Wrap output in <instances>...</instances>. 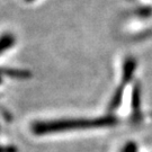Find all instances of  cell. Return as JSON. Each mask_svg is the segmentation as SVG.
I'll return each instance as SVG.
<instances>
[{"instance_id":"4","label":"cell","mask_w":152,"mask_h":152,"mask_svg":"<svg viewBox=\"0 0 152 152\" xmlns=\"http://www.w3.org/2000/svg\"><path fill=\"white\" fill-rule=\"evenodd\" d=\"M15 44V37L10 34H5L0 37V54Z\"/></svg>"},{"instance_id":"2","label":"cell","mask_w":152,"mask_h":152,"mask_svg":"<svg viewBox=\"0 0 152 152\" xmlns=\"http://www.w3.org/2000/svg\"><path fill=\"white\" fill-rule=\"evenodd\" d=\"M132 116L131 121L133 123H139L141 121V87L140 83H135L132 91Z\"/></svg>"},{"instance_id":"6","label":"cell","mask_w":152,"mask_h":152,"mask_svg":"<svg viewBox=\"0 0 152 152\" xmlns=\"http://www.w3.org/2000/svg\"><path fill=\"white\" fill-rule=\"evenodd\" d=\"M0 152H17L15 147H0Z\"/></svg>"},{"instance_id":"3","label":"cell","mask_w":152,"mask_h":152,"mask_svg":"<svg viewBox=\"0 0 152 152\" xmlns=\"http://www.w3.org/2000/svg\"><path fill=\"white\" fill-rule=\"evenodd\" d=\"M0 75H5L9 78H16V79H28V78H31V72L25 70L0 69Z\"/></svg>"},{"instance_id":"5","label":"cell","mask_w":152,"mask_h":152,"mask_svg":"<svg viewBox=\"0 0 152 152\" xmlns=\"http://www.w3.org/2000/svg\"><path fill=\"white\" fill-rule=\"evenodd\" d=\"M122 152H137V145L134 142H127L123 148Z\"/></svg>"},{"instance_id":"1","label":"cell","mask_w":152,"mask_h":152,"mask_svg":"<svg viewBox=\"0 0 152 152\" xmlns=\"http://www.w3.org/2000/svg\"><path fill=\"white\" fill-rule=\"evenodd\" d=\"M118 118L114 115H106L96 118H69L49 122H36L32 125V131L36 135H44L72 130H87L115 126L118 124Z\"/></svg>"}]
</instances>
